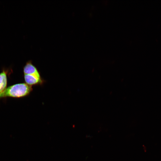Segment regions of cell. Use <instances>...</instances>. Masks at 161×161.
<instances>
[{
  "instance_id": "obj_1",
  "label": "cell",
  "mask_w": 161,
  "mask_h": 161,
  "mask_svg": "<svg viewBox=\"0 0 161 161\" xmlns=\"http://www.w3.org/2000/svg\"><path fill=\"white\" fill-rule=\"evenodd\" d=\"M32 86L26 83H17L7 88L0 94V98L7 97L20 98L30 95L32 91Z\"/></svg>"
},
{
  "instance_id": "obj_2",
  "label": "cell",
  "mask_w": 161,
  "mask_h": 161,
  "mask_svg": "<svg viewBox=\"0 0 161 161\" xmlns=\"http://www.w3.org/2000/svg\"><path fill=\"white\" fill-rule=\"evenodd\" d=\"M24 78L26 83L31 86L42 85L45 82L41 75H24Z\"/></svg>"
},
{
  "instance_id": "obj_3",
  "label": "cell",
  "mask_w": 161,
  "mask_h": 161,
  "mask_svg": "<svg viewBox=\"0 0 161 161\" xmlns=\"http://www.w3.org/2000/svg\"><path fill=\"white\" fill-rule=\"evenodd\" d=\"M23 72L24 75H41L40 72L31 60L27 62L23 67Z\"/></svg>"
},
{
  "instance_id": "obj_4",
  "label": "cell",
  "mask_w": 161,
  "mask_h": 161,
  "mask_svg": "<svg viewBox=\"0 0 161 161\" xmlns=\"http://www.w3.org/2000/svg\"><path fill=\"white\" fill-rule=\"evenodd\" d=\"M7 71L5 69L0 73V94L7 88Z\"/></svg>"
}]
</instances>
